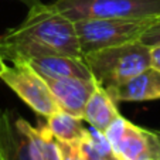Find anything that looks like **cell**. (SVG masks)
<instances>
[{
  "label": "cell",
  "mask_w": 160,
  "mask_h": 160,
  "mask_svg": "<svg viewBox=\"0 0 160 160\" xmlns=\"http://www.w3.org/2000/svg\"><path fill=\"white\" fill-rule=\"evenodd\" d=\"M0 55L13 64L47 55L84 58L74 21L58 12L54 4L30 7L18 27L0 36Z\"/></svg>",
  "instance_id": "cell-1"
},
{
  "label": "cell",
  "mask_w": 160,
  "mask_h": 160,
  "mask_svg": "<svg viewBox=\"0 0 160 160\" xmlns=\"http://www.w3.org/2000/svg\"><path fill=\"white\" fill-rule=\"evenodd\" d=\"M84 61L97 84L109 89L150 68V47L140 41L106 47L85 54Z\"/></svg>",
  "instance_id": "cell-2"
},
{
  "label": "cell",
  "mask_w": 160,
  "mask_h": 160,
  "mask_svg": "<svg viewBox=\"0 0 160 160\" xmlns=\"http://www.w3.org/2000/svg\"><path fill=\"white\" fill-rule=\"evenodd\" d=\"M157 16L150 17H108L82 18L74 21L82 54L106 47L139 41L153 24Z\"/></svg>",
  "instance_id": "cell-3"
},
{
  "label": "cell",
  "mask_w": 160,
  "mask_h": 160,
  "mask_svg": "<svg viewBox=\"0 0 160 160\" xmlns=\"http://www.w3.org/2000/svg\"><path fill=\"white\" fill-rule=\"evenodd\" d=\"M52 4L72 21L160 16V0H55Z\"/></svg>",
  "instance_id": "cell-4"
},
{
  "label": "cell",
  "mask_w": 160,
  "mask_h": 160,
  "mask_svg": "<svg viewBox=\"0 0 160 160\" xmlns=\"http://www.w3.org/2000/svg\"><path fill=\"white\" fill-rule=\"evenodd\" d=\"M0 79L42 118L47 119L60 109L47 82L27 61L14 62L13 67H6Z\"/></svg>",
  "instance_id": "cell-5"
},
{
  "label": "cell",
  "mask_w": 160,
  "mask_h": 160,
  "mask_svg": "<svg viewBox=\"0 0 160 160\" xmlns=\"http://www.w3.org/2000/svg\"><path fill=\"white\" fill-rule=\"evenodd\" d=\"M31 125L14 112H0V154L3 160H41Z\"/></svg>",
  "instance_id": "cell-6"
},
{
  "label": "cell",
  "mask_w": 160,
  "mask_h": 160,
  "mask_svg": "<svg viewBox=\"0 0 160 160\" xmlns=\"http://www.w3.org/2000/svg\"><path fill=\"white\" fill-rule=\"evenodd\" d=\"M58 108L81 118L89 97L97 88L95 79L82 78H44Z\"/></svg>",
  "instance_id": "cell-7"
},
{
  "label": "cell",
  "mask_w": 160,
  "mask_h": 160,
  "mask_svg": "<svg viewBox=\"0 0 160 160\" xmlns=\"http://www.w3.org/2000/svg\"><path fill=\"white\" fill-rule=\"evenodd\" d=\"M112 150L121 160H157L159 143L153 130L143 129L126 121L123 132L112 146Z\"/></svg>",
  "instance_id": "cell-8"
},
{
  "label": "cell",
  "mask_w": 160,
  "mask_h": 160,
  "mask_svg": "<svg viewBox=\"0 0 160 160\" xmlns=\"http://www.w3.org/2000/svg\"><path fill=\"white\" fill-rule=\"evenodd\" d=\"M106 91L116 103L160 99V72L148 68L125 84Z\"/></svg>",
  "instance_id": "cell-9"
},
{
  "label": "cell",
  "mask_w": 160,
  "mask_h": 160,
  "mask_svg": "<svg viewBox=\"0 0 160 160\" xmlns=\"http://www.w3.org/2000/svg\"><path fill=\"white\" fill-rule=\"evenodd\" d=\"M42 78H82L94 79L84 58L70 55H47L27 61Z\"/></svg>",
  "instance_id": "cell-10"
},
{
  "label": "cell",
  "mask_w": 160,
  "mask_h": 160,
  "mask_svg": "<svg viewBox=\"0 0 160 160\" xmlns=\"http://www.w3.org/2000/svg\"><path fill=\"white\" fill-rule=\"evenodd\" d=\"M119 115L121 113L118 111V103L112 99L105 88L97 85L85 105L82 121H87L92 128L103 132Z\"/></svg>",
  "instance_id": "cell-11"
},
{
  "label": "cell",
  "mask_w": 160,
  "mask_h": 160,
  "mask_svg": "<svg viewBox=\"0 0 160 160\" xmlns=\"http://www.w3.org/2000/svg\"><path fill=\"white\" fill-rule=\"evenodd\" d=\"M45 125L60 142H78L87 132V128L82 126L81 118H77L62 109H58L48 116Z\"/></svg>",
  "instance_id": "cell-12"
},
{
  "label": "cell",
  "mask_w": 160,
  "mask_h": 160,
  "mask_svg": "<svg viewBox=\"0 0 160 160\" xmlns=\"http://www.w3.org/2000/svg\"><path fill=\"white\" fill-rule=\"evenodd\" d=\"M30 132L40 152L41 160H61L58 140L54 138L47 125H42L41 128L30 126Z\"/></svg>",
  "instance_id": "cell-13"
},
{
  "label": "cell",
  "mask_w": 160,
  "mask_h": 160,
  "mask_svg": "<svg viewBox=\"0 0 160 160\" xmlns=\"http://www.w3.org/2000/svg\"><path fill=\"white\" fill-rule=\"evenodd\" d=\"M58 148H60L61 160H84L79 142H60L58 140Z\"/></svg>",
  "instance_id": "cell-14"
},
{
  "label": "cell",
  "mask_w": 160,
  "mask_h": 160,
  "mask_svg": "<svg viewBox=\"0 0 160 160\" xmlns=\"http://www.w3.org/2000/svg\"><path fill=\"white\" fill-rule=\"evenodd\" d=\"M139 41L148 45V47L160 44V16H157L156 20L153 21V24L145 31V34L140 37Z\"/></svg>",
  "instance_id": "cell-15"
},
{
  "label": "cell",
  "mask_w": 160,
  "mask_h": 160,
  "mask_svg": "<svg viewBox=\"0 0 160 160\" xmlns=\"http://www.w3.org/2000/svg\"><path fill=\"white\" fill-rule=\"evenodd\" d=\"M150 68L160 72V44L150 47Z\"/></svg>",
  "instance_id": "cell-16"
},
{
  "label": "cell",
  "mask_w": 160,
  "mask_h": 160,
  "mask_svg": "<svg viewBox=\"0 0 160 160\" xmlns=\"http://www.w3.org/2000/svg\"><path fill=\"white\" fill-rule=\"evenodd\" d=\"M84 160H121L116 154H112V156H98V154H91V153H82Z\"/></svg>",
  "instance_id": "cell-17"
},
{
  "label": "cell",
  "mask_w": 160,
  "mask_h": 160,
  "mask_svg": "<svg viewBox=\"0 0 160 160\" xmlns=\"http://www.w3.org/2000/svg\"><path fill=\"white\" fill-rule=\"evenodd\" d=\"M17 2H21V3H24L26 6L30 9V7H34L37 6V4L41 3V0H17Z\"/></svg>",
  "instance_id": "cell-18"
},
{
  "label": "cell",
  "mask_w": 160,
  "mask_h": 160,
  "mask_svg": "<svg viewBox=\"0 0 160 160\" xmlns=\"http://www.w3.org/2000/svg\"><path fill=\"white\" fill-rule=\"evenodd\" d=\"M153 133L156 136L157 143H159V157H157V160H160V130H153Z\"/></svg>",
  "instance_id": "cell-19"
},
{
  "label": "cell",
  "mask_w": 160,
  "mask_h": 160,
  "mask_svg": "<svg viewBox=\"0 0 160 160\" xmlns=\"http://www.w3.org/2000/svg\"><path fill=\"white\" fill-rule=\"evenodd\" d=\"M6 64H4V60H3V57H2V55H0V75H2V74H3V71L6 70Z\"/></svg>",
  "instance_id": "cell-20"
},
{
  "label": "cell",
  "mask_w": 160,
  "mask_h": 160,
  "mask_svg": "<svg viewBox=\"0 0 160 160\" xmlns=\"http://www.w3.org/2000/svg\"><path fill=\"white\" fill-rule=\"evenodd\" d=\"M0 160H3V159H2V154H0Z\"/></svg>",
  "instance_id": "cell-21"
}]
</instances>
